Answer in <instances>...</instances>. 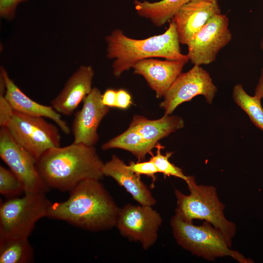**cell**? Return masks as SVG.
<instances>
[{
	"label": "cell",
	"mask_w": 263,
	"mask_h": 263,
	"mask_svg": "<svg viewBox=\"0 0 263 263\" xmlns=\"http://www.w3.org/2000/svg\"><path fill=\"white\" fill-rule=\"evenodd\" d=\"M70 192L66 200L51 203L47 217L91 231L116 226L120 208L100 180H84Z\"/></svg>",
	"instance_id": "6da1fadb"
},
{
	"label": "cell",
	"mask_w": 263,
	"mask_h": 263,
	"mask_svg": "<svg viewBox=\"0 0 263 263\" xmlns=\"http://www.w3.org/2000/svg\"><path fill=\"white\" fill-rule=\"evenodd\" d=\"M103 165L94 146L73 142L49 150L37 161L49 188L62 191H70L86 180H100Z\"/></svg>",
	"instance_id": "7a4b0ae2"
},
{
	"label": "cell",
	"mask_w": 263,
	"mask_h": 263,
	"mask_svg": "<svg viewBox=\"0 0 263 263\" xmlns=\"http://www.w3.org/2000/svg\"><path fill=\"white\" fill-rule=\"evenodd\" d=\"M105 39L107 56L114 59L112 68L116 77L144 59L162 57L171 60L189 61L187 55L181 53L176 27L171 20L164 33L145 39L130 38L121 30L114 29Z\"/></svg>",
	"instance_id": "3957f363"
},
{
	"label": "cell",
	"mask_w": 263,
	"mask_h": 263,
	"mask_svg": "<svg viewBox=\"0 0 263 263\" xmlns=\"http://www.w3.org/2000/svg\"><path fill=\"white\" fill-rule=\"evenodd\" d=\"M186 182L189 190L188 195L175 190L177 200L175 214L188 221L199 219L210 223L221 231L231 246L236 226L225 217V206L218 197L216 188L198 185L193 176H188Z\"/></svg>",
	"instance_id": "277c9868"
},
{
	"label": "cell",
	"mask_w": 263,
	"mask_h": 263,
	"mask_svg": "<svg viewBox=\"0 0 263 263\" xmlns=\"http://www.w3.org/2000/svg\"><path fill=\"white\" fill-rule=\"evenodd\" d=\"M174 238L184 249L208 261L217 257L230 256L240 263H252L239 252L232 250L223 234L210 223L205 221L195 225L175 214L170 220Z\"/></svg>",
	"instance_id": "5b68a950"
},
{
	"label": "cell",
	"mask_w": 263,
	"mask_h": 263,
	"mask_svg": "<svg viewBox=\"0 0 263 263\" xmlns=\"http://www.w3.org/2000/svg\"><path fill=\"white\" fill-rule=\"evenodd\" d=\"M51 202L45 193H24L8 198L0 206V238H28L36 223L47 217Z\"/></svg>",
	"instance_id": "8992f818"
},
{
	"label": "cell",
	"mask_w": 263,
	"mask_h": 263,
	"mask_svg": "<svg viewBox=\"0 0 263 263\" xmlns=\"http://www.w3.org/2000/svg\"><path fill=\"white\" fill-rule=\"evenodd\" d=\"M14 139L37 160L47 150L60 146L59 129L43 117L14 111L5 127Z\"/></svg>",
	"instance_id": "52a82bcc"
},
{
	"label": "cell",
	"mask_w": 263,
	"mask_h": 263,
	"mask_svg": "<svg viewBox=\"0 0 263 263\" xmlns=\"http://www.w3.org/2000/svg\"><path fill=\"white\" fill-rule=\"evenodd\" d=\"M0 157L22 183L24 193H45L49 188L40 175L36 159L0 127Z\"/></svg>",
	"instance_id": "ba28073f"
},
{
	"label": "cell",
	"mask_w": 263,
	"mask_h": 263,
	"mask_svg": "<svg viewBox=\"0 0 263 263\" xmlns=\"http://www.w3.org/2000/svg\"><path fill=\"white\" fill-rule=\"evenodd\" d=\"M162 223L160 214L151 206L128 204L120 208L115 226L122 236L148 250L156 242Z\"/></svg>",
	"instance_id": "9c48e42d"
},
{
	"label": "cell",
	"mask_w": 263,
	"mask_h": 263,
	"mask_svg": "<svg viewBox=\"0 0 263 263\" xmlns=\"http://www.w3.org/2000/svg\"><path fill=\"white\" fill-rule=\"evenodd\" d=\"M217 92L209 74L201 66L194 65L186 73H182L164 96L160 106L165 115H170L182 103L201 95L211 104Z\"/></svg>",
	"instance_id": "30bf717a"
},
{
	"label": "cell",
	"mask_w": 263,
	"mask_h": 263,
	"mask_svg": "<svg viewBox=\"0 0 263 263\" xmlns=\"http://www.w3.org/2000/svg\"><path fill=\"white\" fill-rule=\"evenodd\" d=\"M229 20L222 13L212 18L187 45V54L194 65H208L214 62L219 52L231 40Z\"/></svg>",
	"instance_id": "8fae6325"
},
{
	"label": "cell",
	"mask_w": 263,
	"mask_h": 263,
	"mask_svg": "<svg viewBox=\"0 0 263 263\" xmlns=\"http://www.w3.org/2000/svg\"><path fill=\"white\" fill-rule=\"evenodd\" d=\"M101 91L96 87L83 99L81 109L75 112L72 123L73 143L94 146L99 140L98 127L110 110L102 102Z\"/></svg>",
	"instance_id": "7c38bea8"
},
{
	"label": "cell",
	"mask_w": 263,
	"mask_h": 263,
	"mask_svg": "<svg viewBox=\"0 0 263 263\" xmlns=\"http://www.w3.org/2000/svg\"><path fill=\"white\" fill-rule=\"evenodd\" d=\"M220 13L217 1L193 0L182 6L170 20L175 25L180 43L187 45L212 18Z\"/></svg>",
	"instance_id": "4fadbf2b"
},
{
	"label": "cell",
	"mask_w": 263,
	"mask_h": 263,
	"mask_svg": "<svg viewBox=\"0 0 263 263\" xmlns=\"http://www.w3.org/2000/svg\"><path fill=\"white\" fill-rule=\"evenodd\" d=\"M188 62L183 60H161L151 58L139 60L132 68L136 74L143 76L150 88L160 98L164 97L172 84L182 73Z\"/></svg>",
	"instance_id": "5bb4252c"
},
{
	"label": "cell",
	"mask_w": 263,
	"mask_h": 263,
	"mask_svg": "<svg viewBox=\"0 0 263 263\" xmlns=\"http://www.w3.org/2000/svg\"><path fill=\"white\" fill-rule=\"evenodd\" d=\"M94 76V70L91 66L79 67L51 101L52 107L60 114L71 115L91 92Z\"/></svg>",
	"instance_id": "9a60e30c"
},
{
	"label": "cell",
	"mask_w": 263,
	"mask_h": 263,
	"mask_svg": "<svg viewBox=\"0 0 263 263\" xmlns=\"http://www.w3.org/2000/svg\"><path fill=\"white\" fill-rule=\"evenodd\" d=\"M0 74L5 83V96L15 111L30 116L47 118L53 121L66 134L71 130L67 122L51 106L38 103L25 94L10 78L6 70L0 68Z\"/></svg>",
	"instance_id": "2e32d148"
},
{
	"label": "cell",
	"mask_w": 263,
	"mask_h": 263,
	"mask_svg": "<svg viewBox=\"0 0 263 263\" xmlns=\"http://www.w3.org/2000/svg\"><path fill=\"white\" fill-rule=\"evenodd\" d=\"M104 176L113 179L129 192L140 205L153 206L156 201L140 176L131 170L128 165L118 157L113 155L111 159L104 163Z\"/></svg>",
	"instance_id": "e0dca14e"
},
{
	"label": "cell",
	"mask_w": 263,
	"mask_h": 263,
	"mask_svg": "<svg viewBox=\"0 0 263 263\" xmlns=\"http://www.w3.org/2000/svg\"><path fill=\"white\" fill-rule=\"evenodd\" d=\"M183 119L176 115H165L156 120H150L144 116L134 115L129 127L136 131L152 150L158 141L182 128Z\"/></svg>",
	"instance_id": "ac0fdd59"
},
{
	"label": "cell",
	"mask_w": 263,
	"mask_h": 263,
	"mask_svg": "<svg viewBox=\"0 0 263 263\" xmlns=\"http://www.w3.org/2000/svg\"><path fill=\"white\" fill-rule=\"evenodd\" d=\"M192 0H162L150 2L135 0L134 4L135 9L140 16L149 19L154 25L161 27L170 21L182 6Z\"/></svg>",
	"instance_id": "d6986e66"
},
{
	"label": "cell",
	"mask_w": 263,
	"mask_h": 263,
	"mask_svg": "<svg viewBox=\"0 0 263 263\" xmlns=\"http://www.w3.org/2000/svg\"><path fill=\"white\" fill-rule=\"evenodd\" d=\"M101 148L103 150L111 149L126 150L132 153L139 161L144 160L148 154L151 156L153 154L140 134L130 127L121 134L104 143Z\"/></svg>",
	"instance_id": "ffe728a7"
},
{
	"label": "cell",
	"mask_w": 263,
	"mask_h": 263,
	"mask_svg": "<svg viewBox=\"0 0 263 263\" xmlns=\"http://www.w3.org/2000/svg\"><path fill=\"white\" fill-rule=\"evenodd\" d=\"M34 252L28 238H0V263H27L32 261Z\"/></svg>",
	"instance_id": "44dd1931"
},
{
	"label": "cell",
	"mask_w": 263,
	"mask_h": 263,
	"mask_svg": "<svg viewBox=\"0 0 263 263\" xmlns=\"http://www.w3.org/2000/svg\"><path fill=\"white\" fill-rule=\"evenodd\" d=\"M232 97L235 103L247 114L253 124L263 131V107L261 99L248 94L241 84L234 86Z\"/></svg>",
	"instance_id": "7402d4cb"
},
{
	"label": "cell",
	"mask_w": 263,
	"mask_h": 263,
	"mask_svg": "<svg viewBox=\"0 0 263 263\" xmlns=\"http://www.w3.org/2000/svg\"><path fill=\"white\" fill-rule=\"evenodd\" d=\"M156 148L155 155L152 154L150 159L154 162L159 173H163L167 176H172L179 178L186 182L188 176L185 175L180 168L172 164L169 160L173 152H167L164 155L162 154L161 150L164 147L159 143Z\"/></svg>",
	"instance_id": "603a6c76"
},
{
	"label": "cell",
	"mask_w": 263,
	"mask_h": 263,
	"mask_svg": "<svg viewBox=\"0 0 263 263\" xmlns=\"http://www.w3.org/2000/svg\"><path fill=\"white\" fill-rule=\"evenodd\" d=\"M0 193L8 198L18 197L24 193L19 179L10 169L2 166H0Z\"/></svg>",
	"instance_id": "cb8c5ba5"
},
{
	"label": "cell",
	"mask_w": 263,
	"mask_h": 263,
	"mask_svg": "<svg viewBox=\"0 0 263 263\" xmlns=\"http://www.w3.org/2000/svg\"><path fill=\"white\" fill-rule=\"evenodd\" d=\"M128 168L137 175H145L152 179V185L156 180L155 174L159 171L154 162L150 159L147 161L130 162Z\"/></svg>",
	"instance_id": "d4e9b609"
},
{
	"label": "cell",
	"mask_w": 263,
	"mask_h": 263,
	"mask_svg": "<svg viewBox=\"0 0 263 263\" xmlns=\"http://www.w3.org/2000/svg\"><path fill=\"white\" fill-rule=\"evenodd\" d=\"M5 94L0 93V126L6 127L11 119L14 110L5 98Z\"/></svg>",
	"instance_id": "484cf974"
},
{
	"label": "cell",
	"mask_w": 263,
	"mask_h": 263,
	"mask_svg": "<svg viewBox=\"0 0 263 263\" xmlns=\"http://www.w3.org/2000/svg\"><path fill=\"white\" fill-rule=\"evenodd\" d=\"M28 0H0V15L2 18L10 19L14 17L18 4Z\"/></svg>",
	"instance_id": "4316f807"
},
{
	"label": "cell",
	"mask_w": 263,
	"mask_h": 263,
	"mask_svg": "<svg viewBox=\"0 0 263 263\" xmlns=\"http://www.w3.org/2000/svg\"><path fill=\"white\" fill-rule=\"evenodd\" d=\"M132 104V96L128 92L124 89L116 91V108L126 109Z\"/></svg>",
	"instance_id": "83f0119b"
},
{
	"label": "cell",
	"mask_w": 263,
	"mask_h": 263,
	"mask_svg": "<svg viewBox=\"0 0 263 263\" xmlns=\"http://www.w3.org/2000/svg\"><path fill=\"white\" fill-rule=\"evenodd\" d=\"M116 91L108 89L102 95V102L109 107H115Z\"/></svg>",
	"instance_id": "f1b7e54d"
},
{
	"label": "cell",
	"mask_w": 263,
	"mask_h": 263,
	"mask_svg": "<svg viewBox=\"0 0 263 263\" xmlns=\"http://www.w3.org/2000/svg\"><path fill=\"white\" fill-rule=\"evenodd\" d=\"M254 95L261 98H263V67L258 83L255 88Z\"/></svg>",
	"instance_id": "f546056e"
},
{
	"label": "cell",
	"mask_w": 263,
	"mask_h": 263,
	"mask_svg": "<svg viewBox=\"0 0 263 263\" xmlns=\"http://www.w3.org/2000/svg\"><path fill=\"white\" fill-rule=\"evenodd\" d=\"M260 47H261V48L262 50V51L263 52V37L261 40V43H260Z\"/></svg>",
	"instance_id": "4dcf8cb0"
}]
</instances>
